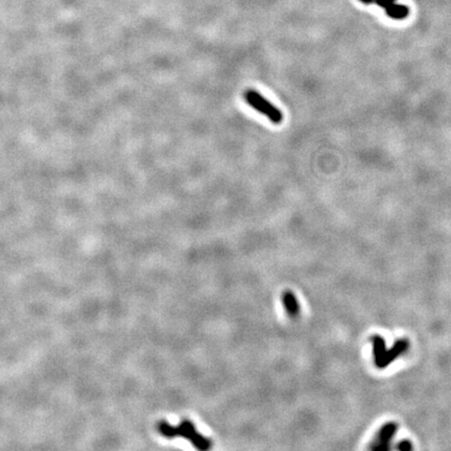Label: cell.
Instances as JSON below:
<instances>
[{"instance_id": "1", "label": "cell", "mask_w": 451, "mask_h": 451, "mask_svg": "<svg viewBox=\"0 0 451 451\" xmlns=\"http://www.w3.org/2000/svg\"><path fill=\"white\" fill-rule=\"evenodd\" d=\"M158 430L163 437L168 439L175 437H183L189 440L193 445L199 450H207L212 446L211 441L198 434L193 423L190 422L189 420L182 421L178 427L170 425L166 421H161L158 424Z\"/></svg>"}, {"instance_id": "2", "label": "cell", "mask_w": 451, "mask_h": 451, "mask_svg": "<svg viewBox=\"0 0 451 451\" xmlns=\"http://www.w3.org/2000/svg\"><path fill=\"white\" fill-rule=\"evenodd\" d=\"M244 98L251 108H253L260 114L264 115L270 123L280 125L283 122V113L268 99L260 94L257 90L247 89L244 93Z\"/></svg>"}, {"instance_id": "3", "label": "cell", "mask_w": 451, "mask_h": 451, "mask_svg": "<svg viewBox=\"0 0 451 451\" xmlns=\"http://www.w3.org/2000/svg\"><path fill=\"white\" fill-rule=\"evenodd\" d=\"M408 347L409 344L406 339H398L392 348L387 350L383 359L380 360L378 364H376L377 368L386 369L389 364H392L398 356L404 354L407 351Z\"/></svg>"}, {"instance_id": "4", "label": "cell", "mask_w": 451, "mask_h": 451, "mask_svg": "<svg viewBox=\"0 0 451 451\" xmlns=\"http://www.w3.org/2000/svg\"><path fill=\"white\" fill-rule=\"evenodd\" d=\"M282 303H283V306L285 307L286 313L288 314L289 317L295 318V317H297L299 315L300 306H299V303H298V300H297L296 296L292 292H289V290H286L285 293H283V295H282Z\"/></svg>"}, {"instance_id": "5", "label": "cell", "mask_w": 451, "mask_h": 451, "mask_svg": "<svg viewBox=\"0 0 451 451\" xmlns=\"http://www.w3.org/2000/svg\"><path fill=\"white\" fill-rule=\"evenodd\" d=\"M385 9H386L387 15L389 18L395 19V20L405 19L408 16V14H409V8L406 5H403V4L393 3V4L388 5L387 7H386Z\"/></svg>"}, {"instance_id": "6", "label": "cell", "mask_w": 451, "mask_h": 451, "mask_svg": "<svg viewBox=\"0 0 451 451\" xmlns=\"http://www.w3.org/2000/svg\"><path fill=\"white\" fill-rule=\"evenodd\" d=\"M372 345H373V356L375 365L378 364L380 360L383 359L384 355L387 352L386 347V340L380 335H374L372 338Z\"/></svg>"}, {"instance_id": "7", "label": "cell", "mask_w": 451, "mask_h": 451, "mask_svg": "<svg viewBox=\"0 0 451 451\" xmlns=\"http://www.w3.org/2000/svg\"><path fill=\"white\" fill-rule=\"evenodd\" d=\"M398 425L394 422H388L386 425L382 427V429L379 430V434L377 437L378 442H383V443H389V441L392 440L397 432Z\"/></svg>"}, {"instance_id": "8", "label": "cell", "mask_w": 451, "mask_h": 451, "mask_svg": "<svg viewBox=\"0 0 451 451\" xmlns=\"http://www.w3.org/2000/svg\"><path fill=\"white\" fill-rule=\"evenodd\" d=\"M389 448H390L389 443H383V442H378V441H376V442L371 446V449H373V450H388Z\"/></svg>"}, {"instance_id": "9", "label": "cell", "mask_w": 451, "mask_h": 451, "mask_svg": "<svg viewBox=\"0 0 451 451\" xmlns=\"http://www.w3.org/2000/svg\"><path fill=\"white\" fill-rule=\"evenodd\" d=\"M397 448L400 449V450H412L413 449V445H412V442H410V441L404 440V441H401V442L398 444Z\"/></svg>"}, {"instance_id": "10", "label": "cell", "mask_w": 451, "mask_h": 451, "mask_svg": "<svg viewBox=\"0 0 451 451\" xmlns=\"http://www.w3.org/2000/svg\"><path fill=\"white\" fill-rule=\"evenodd\" d=\"M396 2V0H374V3H376L378 6H382L384 8L387 7L388 5L393 4Z\"/></svg>"}, {"instance_id": "11", "label": "cell", "mask_w": 451, "mask_h": 451, "mask_svg": "<svg viewBox=\"0 0 451 451\" xmlns=\"http://www.w3.org/2000/svg\"><path fill=\"white\" fill-rule=\"evenodd\" d=\"M359 1L362 2V3H364V4H367V5L374 3V0H359Z\"/></svg>"}]
</instances>
